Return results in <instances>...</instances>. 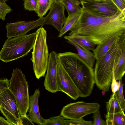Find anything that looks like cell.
Segmentation results:
<instances>
[{
	"label": "cell",
	"mask_w": 125,
	"mask_h": 125,
	"mask_svg": "<svg viewBox=\"0 0 125 125\" xmlns=\"http://www.w3.org/2000/svg\"><path fill=\"white\" fill-rule=\"evenodd\" d=\"M69 34L83 36L95 45L115 35L125 34V9L105 17L96 15L82 7L79 18Z\"/></svg>",
	"instance_id": "obj_1"
},
{
	"label": "cell",
	"mask_w": 125,
	"mask_h": 125,
	"mask_svg": "<svg viewBox=\"0 0 125 125\" xmlns=\"http://www.w3.org/2000/svg\"><path fill=\"white\" fill-rule=\"evenodd\" d=\"M58 54L60 63L74 82L80 97H85L89 96L95 83L93 68L77 54L67 52Z\"/></svg>",
	"instance_id": "obj_2"
},
{
	"label": "cell",
	"mask_w": 125,
	"mask_h": 125,
	"mask_svg": "<svg viewBox=\"0 0 125 125\" xmlns=\"http://www.w3.org/2000/svg\"><path fill=\"white\" fill-rule=\"evenodd\" d=\"M125 49V34L122 35L108 52L101 58L96 60L94 69L95 83L103 91L109 90L113 71L123 50Z\"/></svg>",
	"instance_id": "obj_3"
},
{
	"label": "cell",
	"mask_w": 125,
	"mask_h": 125,
	"mask_svg": "<svg viewBox=\"0 0 125 125\" xmlns=\"http://www.w3.org/2000/svg\"><path fill=\"white\" fill-rule=\"evenodd\" d=\"M36 32L8 38L0 51V60L7 62L28 54L32 49Z\"/></svg>",
	"instance_id": "obj_4"
},
{
	"label": "cell",
	"mask_w": 125,
	"mask_h": 125,
	"mask_svg": "<svg viewBox=\"0 0 125 125\" xmlns=\"http://www.w3.org/2000/svg\"><path fill=\"white\" fill-rule=\"evenodd\" d=\"M36 37L31 59L36 78L44 77L47 71L49 54L47 42L46 31L41 26L36 31Z\"/></svg>",
	"instance_id": "obj_5"
},
{
	"label": "cell",
	"mask_w": 125,
	"mask_h": 125,
	"mask_svg": "<svg viewBox=\"0 0 125 125\" xmlns=\"http://www.w3.org/2000/svg\"><path fill=\"white\" fill-rule=\"evenodd\" d=\"M8 88L14 95L19 115L26 114L29 106V85L24 74L19 68L13 70Z\"/></svg>",
	"instance_id": "obj_6"
},
{
	"label": "cell",
	"mask_w": 125,
	"mask_h": 125,
	"mask_svg": "<svg viewBox=\"0 0 125 125\" xmlns=\"http://www.w3.org/2000/svg\"><path fill=\"white\" fill-rule=\"evenodd\" d=\"M0 110L13 125H21L20 115L15 97L8 87L0 94Z\"/></svg>",
	"instance_id": "obj_7"
},
{
	"label": "cell",
	"mask_w": 125,
	"mask_h": 125,
	"mask_svg": "<svg viewBox=\"0 0 125 125\" xmlns=\"http://www.w3.org/2000/svg\"><path fill=\"white\" fill-rule=\"evenodd\" d=\"M100 105L97 103L78 101L64 106L60 115L65 119L79 120L84 116L99 110Z\"/></svg>",
	"instance_id": "obj_8"
},
{
	"label": "cell",
	"mask_w": 125,
	"mask_h": 125,
	"mask_svg": "<svg viewBox=\"0 0 125 125\" xmlns=\"http://www.w3.org/2000/svg\"><path fill=\"white\" fill-rule=\"evenodd\" d=\"M80 1L82 7L99 16L111 17L121 10L113 0H80Z\"/></svg>",
	"instance_id": "obj_9"
},
{
	"label": "cell",
	"mask_w": 125,
	"mask_h": 125,
	"mask_svg": "<svg viewBox=\"0 0 125 125\" xmlns=\"http://www.w3.org/2000/svg\"><path fill=\"white\" fill-rule=\"evenodd\" d=\"M56 80L58 91L64 93L74 100L80 97L76 85L60 61L57 65Z\"/></svg>",
	"instance_id": "obj_10"
},
{
	"label": "cell",
	"mask_w": 125,
	"mask_h": 125,
	"mask_svg": "<svg viewBox=\"0 0 125 125\" xmlns=\"http://www.w3.org/2000/svg\"><path fill=\"white\" fill-rule=\"evenodd\" d=\"M44 19L43 17L34 21H19L14 23H7L6 26L7 36L10 39L25 35L31 30L41 26Z\"/></svg>",
	"instance_id": "obj_11"
},
{
	"label": "cell",
	"mask_w": 125,
	"mask_h": 125,
	"mask_svg": "<svg viewBox=\"0 0 125 125\" xmlns=\"http://www.w3.org/2000/svg\"><path fill=\"white\" fill-rule=\"evenodd\" d=\"M59 62L58 54L54 51L49 54L47 73L44 85L45 89L52 93L58 91L57 82V65Z\"/></svg>",
	"instance_id": "obj_12"
},
{
	"label": "cell",
	"mask_w": 125,
	"mask_h": 125,
	"mask_svg": "<svg viewBox=\"0 0 125 125\" xmlns=\"http://www.w3.org/2000/svg\"><path fill=\"white\" fill-rule=\"evenodd\" d=\"M65 9L61 3L54 2L48 14L44 17L41 26L45 25H51L60 32L66 19L64 14Z\"/></svg>",
	"instance_id": "obj_13"
},
{
	"label": "cell",
	"mask_w": 125,
	"mask_h": 125,
	"mask_svg": "<svg viewBox=\"0 0 125 125\" xmlns=\"http://www.w3.org/2000/svg\"><path fill=\"white\" fill-rule=\"evenodd\" d=\"M40 94V92L38 88L36 89L34 94L30 96L29 114L27 115L33 123L42 125L44 119L40 114L38 102Z\"/></svg>",
	"instance_id": "obj_14"
},
{
	"label": "cell",
	"mask_w": 125,
	"mask_h": 125,
	"mask_svg": "<svg viewBox=\"0 0 125 125\" xmlns=\"http://www.w3.org/2000/svg\"><path fill=\"white\" fill-rule=\"evenodd\" d=\"M122 35L117 34L113 35L97 45L93 51L96 60H98L104 56Z\"/></svg>",
	"instance_id": "obj_15"
},
{
	"label": "cell",
	"mask_w": 125,
	"mask_h": 125,
	"mask_svg": "<svg viewBox=\"0 0 125 125\" xmlns=\"http://www.w3.org/2000/svg\"><path fill=\"white\" fill-rule=\"evenodd\" d=\"M64 38L74 43L82 49L93 51L95 48V45L83 36L75 33L69 34L65 36Z\"/></svg>",
	"instance_id": "obj_16"
},
{
	"label": "cell",
	"mask_w": 125,
	"mask_h": 125,
	"mask_svg": "<svg viewBox=\"0 0 125 125\" xmlns=\"http://www.w3.org/2000/svg\"><path fill=\"white\" fill-rule=\"evenodd\" d=\"M67 42L74 46L77 50L78 56L91 67L93 68L96 59L93 52L82 49L71 41L68 40Z\"/></svg>",
	"instance_id": "obj_17"
},
{
	"label": "cell",
	"mask_w": 125,
	"mask_h": 125,
	"mask_svg": "<svg viewBox=\"0 0 125 125\" xmlns=\"http://www.w3.org/2000/svg\"><path fill=\"white\" fill-rule=\"evenodd\" d=\"M106 114L124 112L118 98L117 92L113 93L106 104Z\"/></svg>",
	"instance_id": "obj_18"
},
{
	"label": "cell",
	"mask_w": 125,
	"mask_h": 125,
	"mask_svg": "<svg viewBox=\"0 0 125 125\" xmlns=\"http://www.w3.org/2000/svg\"><path fill=\"white\" fill-rule=\"evenodd\" d=\"M81 11L68 15V17L66 18L63 26L58 36V37H62L68 31H70L71 30L77 21L79 17Z\"/></svg>",
	"instance_id": "obj_19"
},
{
	"label": "cell",
	"mask_w": 125,
	"mask_h": 125,
	"mask_svg": "<svg viewBox=\"0 0 125 125\" xmlns=\"http://www.w3.org/2000/svg\"><path fill=\"white\" fill-rule=\"evenodd\" d=\"M105 117L106 125H125L124 112L106 114Z\"/></svg>",
	"instance_id": "obj_20"
},
{
	"label": "cell",
	"mask_w": 125,
	"mask_h": 125,
	"mask_svg": "<svg viewBox=\"0 0 125 125\" xmlns=\"http://www.w3.org/2000/svg\"><path fill=\"white\" fill-rule=\"evenodd\" d=\"M125 73V49L123 50L118 62L113 71L116 81L122 79Z\"/></svg>",
	"instance_id": "obj_21"
},
{
	"label": "cell",
	"mask_w": 125,
	"mask_h": 125,
	"mask_svg": "<svg viewBox=\"0 0 125 125\" xmlns=\"http://www.w3.org/2000/svg\"><path fill=\"white\" fill-rule=\"evenodd\" d=\"M66 10L68 15L81 11L82 8L79 0H63L61 3Z\"/></svg>",
	"instance_id": "obj_22"
},
{
	"label": "cell",
	"mask_w": 125,
	"mask_h": 125,
	"mask_svg": "<svg viewBox=\"0 0 125 125\" xmlns=\"http://www.w3.org/2000/svg\"><path fill=\"white\" fill-rule=\"evenodd\" d=\"M53 0H37L36 13L39 17H43L47 13L54 2Z\"/></svg>",
	"instance_id": "obj_23"
},
{
	"label": "cell",
	"mask_w": 125,
	"mask_h": 125,
	"mask_svg": "<svg viewBox=\"0 0 125 125\" xmlns=\"http://www.w3.org/2000/svg\"><path fill=\"white\" fill-rule=\"evenodd\" d=\"M65 119L61 115L49 119H44L42 125H65Z\"/></svg>",
	"instance_id": "obj_24"
},
{
	"label": "cell",
	"mask_w": 125,
	"mask_h": 125,
	"mask_svg": "<svg viewBox=\"0 0 125 125\" xmlns=\"http://www.w3.org/2000/svg\"><path fill=\"white\" fill-rule=\"evenodd\" d=\"M13 10L6 2L3 3L0 1V19L3 21L5 20L7 14Z\"/></svg>",
	"instance_id": "obj_25"
},
{
	"label": "cell",
	"mask_w": 125,
	"mask_h": 125,
	"mask_svg": "<svg viewBox=\"0 0 125 125\" xmlns=\"http://www.w3.org/2000/svg\"><path fill=\"white\" fill-rule=\"evenodd\" d=\"M24 9L29 11L36 12L37 7V0H23Z\"/></svg>",
	"instance_id": "obj_26"
},
{
	"label": "cell",
	"mask_w": 125,
	"mask_h": 125,
	"mask_svg": "<svg viewBox=\"0 0 125 125\" xmlns=\"http://www.w3.org/2000/svg\"><path fill=\"white\" fill-rule=\"evenodd\" d=\"M120 85L119 88L117 92V95L119 100L122 109L124 112L125 108V100L123 94V84L122 82V79L119 81Z\"/></svg>",
	"instance_id": "obj_27"
},
{
	"label": "cell",
	"mask_w": 125,
	"mask_h": 125,
	"mask_svg": "<svg viewBox=\"0 0 125 125\" xmlns=\"http://www.w3.org/2000/svg\"><path fill=\"white\" fill-rule=\"evenodd\" d=\"M93 125L91 121H85L83 118L79 120H65V125Z\"/></svg>",
	"instance_id": "obj_28"
},
{
	"label": "cell",
	"mask_w": 125,
	"mask_h": 125,
	"mask_svg": "<svg viewBox=\"0 0 125 125\" xmlns=\"http://www.w3.org/2000/svg\"><path fill=\"white\" fill-rule=\"evenodd\" d=\"M93 114V125H106V121L103 120L101 118L99 110L96 111Z\"/></svg>",
	"instance_id": "obj_29"
},
{
	"label": "cell",
	"mask_w": 125,
	"mask_h": 125,
	"mask_svg": "<svg viewBox=\"0 0 125 125\" xmlns=\"http://www.w3.org/2000/svg\"><path fill=\"white\" fill-rule=\"evenodd\" d=\"M20 120L21 125H34L26 114L20 116Z\"/></svg>",
	"instance_id": "obj_30"
},
{
	"label": "cell",
	"mask_w": 125,
	"mask_h": 125,
	"mask_svg": "<svg viewBox=\"0 0 125 125\" xmlns=\"http://www.w3.org/2000/svg\"><path fill=\"white\" fill-rule=\"evenodd\" d=\"M9 80L7 78H0V94L5 88L9 87Z\"/></svg>",
	"instance_id": "obj_31"
},
{
	"label": "cell",
	"mask_w": 125,
	"mask_h": 125,
	"mask_svg": "<svg viewBox=\"0 0 125 125\" xmlns=\"http://www.w3.org/2000/svg\"><path fill=\"white\" fill-rule=\"evenodd\" d=\"M112 83L111 85L112 91L113 93H115L117 92L118 90L119 87L120 83L119 81H117L115 80L113 74Z\"/></svg>",
	"instance_id": "obj_32"
},
{
	"label": "cell",
	"mask_w": 125,
	"mask_h": 125,
	"mask_svg": "<svg viewBox=\"0 0 125 125\" xmlns=\"http://www.w3.org/2000/svg\"><path fill=\"white\" fill-rule=\"evenodd\" d=\"M121 10L125 9V0H113Z\"/></svg>",
	"instance_id": "obj_33"
},
{
	"label": "cell",
	"mask_w": 125,
	"mask_h": 125,
	"mask_svg": "<svg viewBox=\"0 0 125 125\" xmlns=\"http://www.w3.org/2000/svg\"><path fill=\"white\" fill-rule=\"evenodd\" d=\"M12 125V124L8 120H5L4 118L0 116V125Z\"/></svg>",
	"instance_id": "obj_34"
},
{
	"label": "cell",
	"mask_w": 125,
	"mask_h": 125,
	"mask_svg": "<svg viewBox=\"0 0 125 125\" xmlns=\"http://www.w3.org/2000/svg\"><path fill=\"white\" fill-rule=\"evenodd\" d=\"M54 2L62 3L63 0H53Z\"/></svg>",
	"instance_id": "obj_35"
},
{
	"label": "cell",
	"mask_w": 125,
	"mask_h": 125,
	"mask_svg": "<svg viewBox=\"0 0 125 125\" xmlns=\"http://www.w3.org/2000/svg\"><path fill=\"white\" fill-rule=\"evenodd\" d=\"M8 0H0V1L3 3H5Z\"/></svg>",
	"instance_id": "obj_36"
}]
</instances>
